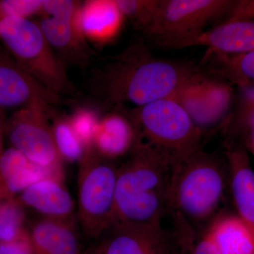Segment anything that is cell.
<instances>
[{"instance_id": "6da1fadb", "label": "cell", "mask_w": 254, "mask_h": 254, "mask_svg": "<svg viewBox=\"0 0 254 254\" xmlns=\"http://www.w3.org/2000/svg\"><path fill=\"white\" fill-rule=\"evenodd\" d=\"M173 155L148 143L137 142L118 169L115 222L159 225L168 213Z\"/></svg>"}, {"instance_id": "7a4b0ae2", "label": "cell", "mask_w": 254, "mask_h": 254, "mask_svg": "<svg viewBox=\"0 0 254 254\" xmlns=\"http://www.w3.org/2000/svg\"><path fill=\"white\" fill-rule=\"evenodd\" d=\"M200 71L190 64L151 58L134 47L105 69L100 87L111 103L141 107L172 96Z\"/></svg>"}, {"instance_id": "3957f363", "label": "cell", "mask_w": 254, "mask_h": 254, "mask_svg": "<svg viewBox=\"0 0 254 254\" xmlns=\"http://www.w3.org/2000/svg\"><path fill=\"white\" fill-rule=\"evenodd\" d=\"M225 173L215 155L200 149L173 156L168 213L190 227L215 218L225 192Z\"/></svg>"}, {"instance_id": "277c9868", "label": "cell", "mask_w": 254, "mask_h": 254, "mask_svg": "<svg viewBox=\"0 0 254 254\" xmlns=\"http://www.w3.org/2000/svg\"><path fill=\"white\" fill-rule=\"evenodd\" d=\"M0 41L18 64L48 91L59 95L69 89L64 64L36 21L15 16L1 18Z\"/></svg>"}, {"instance_id": "5b68a950", "label": "cell", "mask_w": 254, "mask_h": 254, "mask_svg": "<svg viewBox=\"0 0 254 254\" xmlns=\"http://www.w3.org/2000/svg\"><path fill=\"white\" fill-rule=\"evenodd\" d=\"M76 218L83 235L100 240L115 223L118 167L93 148L78 163Z\"/></svg>"}, {"instance_id": "8992f818", "label": "cell", "mask_w": 254, "mask_h": 254, "mask_svg": "<svg viewBox=\"0 0 254 254\" xmlns=\"http://www.w3.org/2000/svg\"><path fill=\"white\" fill-rule=\"evenodd\" d=\"M133 123L148 143L173 156H182L199 149L203 132L172 98L138 107Z\"/></svg>"}, {"instance_id": "52a82bcc", "label": "cell", "mask_w": 254, "mask_h": 254, "mask_svg": "<svg viewBox=\"0 0 254 254\" xmlns=\"http://www.w3.org/2000/svg\"><path fill=\"white\" fill-rule=\"evenodd\" d=\"M236 1L161 0L144 35L155 46L169 49L174 43L204 31L210 23L226 16L228 18Z\"/></svg>"}, {"instance_id": "ba28073f", "label": "cell", "mask_w": 254, "mask_h": 254, "mask_svg": "<svg viewBox=\"0 0 254 254\" xmlns=\"http://www.w3.org/2000/svg\"><path fill=\"white\" fill-rule=\"evenodd\" d=\"M48 105H33L13 113L6 118L5 137L10 147L32 163L53 170H64L63 160L57 150Z\"/></svg>"}, {"instance_id": "9c48e42d", "label": "cell", "mask_w": 254, "mask_h": 254, "mask_svg": "<svg viewBox=\"0 0 254 254\" xmlns=\"http://www.w3.org/2000/svg\"><path fill=\"white\" fill-rule=\"evenodd\" d=\"M80 3L71 0H45L40 14L42 32L64 62L83 61L91 56L86 38L78 27L76 12Z\"/></svg>"}, {"instance_id": "30bf717a", "label": "cell", "mask_w": 254, "mask_h": 254, "mask_svg": "<svg viewBox=\"0 0 254 254\" xmlns=\"http://www.w3.org/2000/svg\"><path fill=\"white\" fill-rule=\"evenodd\" d=\"M102 254H180L177 232L159 225H134L115 222L100 239Z\"/></svg>"}, {"instance_id": "8fae6325", "label": "cell", "mask_w": 254, "mask_h": 254, "mask_svg": "<svg viewBox=\"0 0 254 254\" xmlns=\"http://www.w3.org/2000/svg\"><path fill=\"white\" fill-rule=\"evenodd\" d=\"M59 96L40 85L0 44V111L5 114L33 105H55Z\"/></svg>"}, {"instance_id": "7c38bea8", "label": "cell", "mask_w": 254, "mask_h": 254, "mask_svg": "<svg viewBox=\"0 0 254 254\" xmlns=\"http://www.w3.org/2000/svg\"><path fill=\"white\" fill-rule=\"evenodd\" d=\"M64 177H43L27 187L17 197L26 210L41 218L60 220H77L75 203L65 186Z\"/></svg>"}, {"instance_id": "4fadbf2b", "label": "cell", "mask_w": 254, "mask_h": 254, "mask_svg": "<svg viewBox=\"0 0 254 254\" xmlns=\"http://www.w3.org/2000/svg\"><path fill=\"white\" fill-rule=\"evenodd\" d=\"M205 46L210 53L234 55L254 50V21H225L209 31L188 37L174 43L170 49Z\"/></svg>"}, {"instance_id": "5bb4252c", "label": "cell", "mask_w": 254, "mask_h": 254, "mask_svg": "<svg viewBox=\"0 0 254 254\" xmlns=\"http://www.w3.org/2000/svg\"><path fill=\"white\" fill-rule=\"evenodd\" d=\"M49 176L64 178V172L39 166L9 147L0 156V200L16 198L32 184Z\"/></svg>"}, {"instance_id": "9a60e30c", "label": "cell", "mask_w": 254, "mask_h": 254, "mask_svg": "<svg viewBox=\"0 0 254 254\" xmlns=\"http://www.w3.org/2000/svg\"><path fill=\"white\" fill-rule=\"evenodd\" d=\"M125 18L115 0L85 1L76 12V23L84 38L100 45L118 36Z\"/></svg>"}, {"instance_id": "2e32d148", "label": "cell", "mask_w": 254, "mask_h": 254, "mask_svg": "<svg viewBox=\"0 0 254 254\" xmlns=\"http://www.w3.org/2000/svg\"><path fill=\"white\" fill-rule=\"evenodd\" d=\"M77 220L38 217L29 222L28 232L35 254H81Z\"/></svg>"}, {"instance_id": "e0dca14e", "label": "cell", "mask_w": 254, "mask_h": 254, "mask_svg": "<svg viewBox=\"0 0 254 254\" xmlns=\"http://www.w3.org/2000/svg\"><path fill=\"white\" fill-rule=\"evenodd\" d=\"M230 188L234 203L241 220L254 238V171L247 152L230 147L227 150Z\"/></svg>"}, {"instance_id": "ac0fdd59", "label": "cell", "mask_w": 254, "mask_h": 254, "mask_svg": "<svg viewBox=\"0 0 254 254\" xmlns=\"http://www.w3.org/2000/svg\"><path fill=\"white\" fill-rule=\"evenodd\" d=\"M138 131L133 123L119 114L100 120L93 148L103 158L113 160L130 151L136 144Z\"/></svg>"}, {"instance_id": "d6986e66", "label": "cell", "mask_w": 254, "mask_h": 254, "mask_svg": "<svg viewBox=\"0 0 254 254\" xmlns=\"http://www.w3.org/2000/svg\"><path fill=\"white\" fill-rule=\"evenodd\" d=\"M205 234L221 254H254L253 235L237 215L215 218Z\"/></svg>"}, {"instance_id": "ffe728a7", "label": "cell", "mask_w": 254, "mask_h": 254, "mask_svg": "<svg viewBox=\"0 0 254 254\" xmlns=\"http://www.w3.org/2000/svg\"><path fill=\"white\" fill-rule=\"evenodd\" d=\"M201 75L202 72L200 71L169 98L181 105L192 121L203 133V129L215 126L219 120L210 110L203 95L200 83Z\"/></svg>"}, {"instance_id": "44dd1931", "label": "cell", "mask_w": 254, "mask_h": 254, "mask_svg": "<svg viewBox=\"0 0 254 254\" xmlns=\"http://www.w3.org/2000/svg\"><path fill=\"white\" fill-rule=\"evenodd\" d=\"M51 126L55 145L63 162L79 163L89 149L75 133L68 118L54 116Z\"/></svg>"}, {"instance_id": "7402d4cb", "label": "cell", "mask_w": 254, "mask_h": 254, "mask_svg": "<svg viewBox=\"0 0 254 254\" xmlns=\"http://www.w3.org/2000/svg\"><path fill=\"white\" fill-rule=\"evenodd\" d=\"M28 225L26 208L17 198L0 200V244L19 238L28 231Z\"/></svg>"}, {"instance_id": "603a6c76", "label": "cell", "mask_w": 254, "mask_h": 254, "mask_svg": "<svg viewBox=\"0 0 254 254\" xmlns=\"http://www.w3.org/2000/svg\"><path fill=\"white\" fill-rule=\"evenodd\" d=\"M216 56L220 73L240 87L254 81V50L244 54L227 55L210 53Z\"/></svg>"}, {"instance_id": "cb8c5ba5", "label": "cell", "mask_w": 254, "mask_h": 254, "mask_svg": "<svg viewBox=\"0 0 254 254\" xmlns=\"http://www.w3.org/2000/svg\"><path fill=\"white\" fill-rule=\"evenodd\" d=\"M200 83L207 103L220 122L226 115L232 105L233 91L231 86L220 78L208 77L203 73Z\"/></svg>"}, {"instance_id": "d4e9b609", "label": "cell", "mask_w": 254, "mask_h": 254, "mask_svg": "<svg viewBox=\"0 0 254 254\" xmlns=\"http://www.w3.org/2000/svg\"><path fill=\"white\" fill-rule=\"evenodd\" d=\"M161 0H117L119 8L143 34L149 28Z\"/></svg>"}, {"instance_id": "484cf974", "label": "cell", "mask_w": 254, "mask_h": 254, "mask_svg": "<svg viewBox=\"0 0 254 254\" xmlns=\"http://www.w3.org/2000/svg\"><path fill=\"white\" fill-rule=\"evenodd\" d=\"M70 123L78 138L88 149L93 148L95 133L101 118L95 110L79 108L68 118Z\"/></svg>"}, {"instance_id": "4316f807", "label": "cell", "mask_w": 254, "mask_h": 254, "mask_svg": "<svg viewBox=\"0 0 254 254\" xmlns=\"http://www.w3.org/2000/svg\"><path fill=\"white\" fill-rule=\"evenodd\" d=\"M43 1L41 0H3L0 1V20L9 16L29 18L40 14Z\"/></svg>"}, {"instance_id": "83f0119b", "label": "cell", "mask_w": 254, "mask_h": 254, "mask_svg": "<svg viewBox=\"0 0 254 254\" xmlns=\"http://www.w3.org/2000/svg\"><path fill=\"white\" fill-rule=\"evenodd\" d=\"M192 232L190 229H182L178 232L179 236L186 245L189 254H221L205 234L193 243Z\"/></svg>"}, {"instance_id": "f1b7e54d", "label": "cell", "mask_w": 254, "mask_h": 254, "mask_svg": "<svg viewBox=\"0 0 254 254\" xmlns=\"http://www.w3.org/2000/svg\"><path fill=\"white\" fill-rule=\"evenodd\" d=\"M0 254H35L28 230L16 240L0 244Z\"/></svg>"}, {"instance_id": "f546056e", "label": "cell", "mask_w": 254, "mask_h": 254, "mask_svg": "<svg viewBox=\"0 0 254 254\" xmlns=\"http://www.w3.org/2000/svg\"><path fill=\"white\" fill-rule=\"evenodd\" d=\"M240 97L237 119L242 118L254 108V81L240 87Z\"/></svg>"}, {"instance_id": "4dcf8cb0", "label": "cell", "mask_w": 254, "mask_h": 254, "mask_svg": "<svg viewBox=\"0 0 254 254\" xmlns=\"http://www.w3.org/2000/svg\"><path fill=\"white\" fill-rule=\"evenodd\" d=\"M240 20L254 21V0H240L236 1L226 21Z\"/></svg>"}, {"instance_id": "1f68e13d", "label": "cell", "mask_w": 254, "mask_h": 254, "mask_svg": "<svg viewBox=\"0 0 254 254\" xmlns=\"http://www.w3.org/2000/svg\"><path fill=\"white\" fill-rule=\"evenodd\" d=\"M237 123L240 124L242 128L245 129L247 133L254 128V108L249 113L237 119Z\"/></svg>"}, {"instance_id": "d6a6232c", "label": "cell", "mask_w": 254, "mask_h": 254, "mask_svg": "<svg viewBox=\"0 0 254 254\" xmlns=\"http://www.w3.org/2000/svg\"><path fill=\"white\" fill-rule=\"evenodd\" d=\"M6 117L3 112L0 111V156L2 154L5 149L4 142L5 137V123H6Z\"/></svg>"}, {"instance_id": "836d02e7", "label": "cell", "mask_w": 254, "mask_h": 254, "mask_svg": "<svg viewBox=\"0 0 254 254\" xmlns=\"http://www.w3.org/2000/svg\"><path fill=\"white\" fill-rule=\"evenodd\" d=\"M247 135H248L249 146L254 154V128L249 131Z\"/></svg>"}, {"instance_id": "e575fe53", "label": "cell", "mask_w": 254, "mask_h": 254, "mask_svg": "<svg viewBox=\"0 0 254 254\" xmlns=\"http://www.w3.org/2000/svg\"><path fill=\"white\" fill-rule=\"evenodd\" d=\"M81 254H102L100 253V251L97 248V247L94 248L88 249L86 251H83Z\"/></svg>"}, {"instance_id": "d590c367", "label": "cell", "mask_w": 254, "mask_h": 254, "mask_svg": "<svg viewBox=\"0 0 254 254\" xmlns=\"http://www.w3.org/2000/svg\"><path fill=\"white\" fill-rule=\"evenodd\" d=\"M180 247H181V254H189L188 250L183 241L180 240Z\"/></svg>"}]
</instances>
